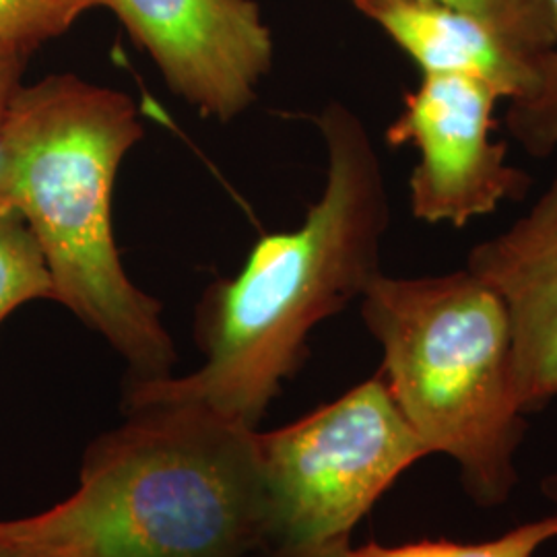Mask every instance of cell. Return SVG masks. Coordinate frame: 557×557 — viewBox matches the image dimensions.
<instances>
[{"label": "cell", "instance_id": "6", "mask_svg": "<svg viewBox=\"0 0 557 557\" xmlns=\"http://www.w3.org/2000/svg\"><path fill=\"white\" fill-rule=\"evenodd\" d=\"M499 101L492 87L458 75H421L403 98L386 139L418 149L409 178L418 220L465 227L527 195L529 174L508 163L506 143L494 139Z\"/></svg>", "mask_w": 557, "mask_h": 557}, {"label": "cell", "instance_id": "4", "mask_svg": "<svg viewBox=\"0 0 557 557\" xmlns=\"http://www.w3.org/2000/svg\"><path fill=\"white\" fill-rule=\"evenodd\" d=\"M359 299L400 413L430 455L457 462L481 506L504 504L517 485L524 411L498 294L465 267L430 277L380 273Z\"/></svg>", "mask_w": 557, "mask_h": 557}, {"label": "cell", "instance_id": "12", "mask_svg": "<svg viewBox=\"0 0 557 557\" xmlns=\"http://www.w3.org/2000/svg\"><path fill=\"white\" fill-rule=\"evenodd\" d=\"M103 0H0V59H23L69 32Z\"/></svg>", "mask_w": 557, "mask_h": 557}, {"label": "cell", "instance_id": "11", "mask_svg": "<svg viewBox=\"0 0 557 557\" xmlns=\"http://www.w3.org/2000/svg\"><path fill=\"white\" fill-rule=\"evenodd\" d=\"M34 299H54V281L27 221L0 200V324Z\"/></svg>", "mask_w": 557, "mask_h": 557}, {"label": "cell", "instance_id": "2", "mask_svg": "<svg viewBox=\"0 0 557 557\" xmlns=\"http://www.w3.org/2000/svg\"><path fill=\"white\" fill-rule=\"evenodd\" d=\"M94 440L79 487L0 522L38 557H250L271 545L257 430L195 403H147Z\"/></svg>", "mask_w": 557, "mask_h": 557}, {"label": "cell", "instance_id": "3", "mask_svg": "<svg viewBox=\"0 0 557 557\" xmlns=\"http://www.w3.org/2000/svg\"><path fill=\"white\" fill-rule=\"evenodd\" d=\"M140 137L128 96L75 75L21 85L0 131V200L40 242L54 299L100 333L137 382L172 376L178 361L160 301L128 278L114 238V182Z\"/></svg>", "mask_w": 557, "mask_h": 557}, {"label": "cell", "instance_id": "14", "mask_svg": "<svg viewBox=\"0 0 557 557\" xmlns=\"http://www.w3.org/2000/svg\"><path fill=\"white\" fill-rule=\"evenodd\" d=\"M554 50L545 62L543 83L531 100L510 103L506 124L515 139L535 158H549L557 151V0H545Z\"/></svg>", "mask_w": 557, "mask_h": 557}, {"label": "cell", "instance_id": "17", "mask_svg": "<svg viewBox=\"0 0 557 557\" xmlns=\"http://www.w3.org/2000/svg\"><path fill=\"white\" fill-rule=\"evenodd\" d=\"M541 490H543V496L557 506V473H552L549 478L543 479Z\"/></svg>", "mask_w": 557, "mask_h": 557}, {"label": "cell", "instance_id": "5", "mask_svg": "<svg viewBox=\"0 0 557 557\" xmlns=\"http://www.w3.org/2000/svg\"><path fill=\"white\" fill-rule=\"evenodd\" d=\"M257 444L269 547L349 537L400 473L430 457L380 372Z\"/></svg>", "mask_w": 557, "mask_h": 557}, {"label": "cell", "instance_id": "9", "mask_svg": "<svg viewBox=\"0 0 557 557\" xmlns=\"http://www.w3.org/2000/svg\"><path fill=\"white\" fill-rule=\"evenodd\" d=\"M368 20L418 64L421 75L479 81L508 106L531 100L543 83L547 60L527 54L465 13L432 4H386Z\"/></svg>", "mask_w": 557, "mask_h": 557}, {"label": "cell", "instance_id": "7", "mask_svg": "<svg viewBox=\"0 0 557 557\" xmlns=\"http://www.w3.org/2000/svg\"><path fill=\"white\" fill-rule=\"evenodd\" d=\"M165 83L202 116L236 119L273 64L255 0H103Z\"/></svg>", "mask_w": 557, "mask_h": 557}, {"label": "cell", "instance_id": "8", "mask_svg": "<svg viewBox=\"0 0 557 557\" xmlns=\"http://www.w3.org/2000/svg\"><path fill=\"white\" fill-rule=\"evenodd\" d=\"M467 269L508 312L520 409H543L557 397V176L527 215L469 252Z\"/></svg>", "mask_w": 557, "mask_h": 557}, {"label": "cell", "instance_id": "18", "mask_svg": "<svg viewBox=\"0 0 557 557\" xmlns=\"http://www.w3.org/2000/svg\"><path fill=\"white\" fill-rule=\"evenodd\" d=\"M0 557H38L23 552L20 547H13V545H7V543H0Z\"/></svg>", "mask_w": 557, "mask_h": 557}, {"label": "cell", "instance_id": "1", "mask_svg": "<svg viewBox=\"0 0 557 557\" xmlns=\"http://www.w3.org/2000/svg\"><path fill=\"white\" fill-rule=\"evenodd\" d=\"M319 131L326 149L319 200L296 230L260 239L238 277L205 292L197 312L200 368L128 380L124 409L195 403L257 430L306 358L310 333L382 273L391 205L379 151L358 114L338 101L320 112Z\"/></svg>", "mask_w": 557, "mask_h": 557}, {"label": "cell", "instance_id": "13", "mask_svg": "<svg viewBox=\"0 0 557 557\" xmlns=\"http://www.w3.org/2000/svg\"><path fill=\"white\" fill-rule=\"evenodd\" d=\"M554 539H557V515L520 524L502 537L481 543L450 539H421L403 545L366 543L354 547V557H533Z\"/></svg>", "mask_w": 557, "mask_h": 557}, {"label": "cell", "instance_id": "15", "mask_svg": "<svg viewBox=\"0 0 557 557\" xmlns=\"http://www.w3.org/2000/svg\"><path fill=\"white\" fill-rule=\"evenodd\" d=\"M257 557H354V547L349 537L331 539L301 545H273L259 552Z\"/></svg>", "mask_w": 557, "mask_h": 557}, {"label": "cell", "instance_id": "16", "mask_svg": "<svg viewBox=\"0 0 557 557\" xmlns=\"http://www.w3.org/2000/svg\"><path fill=\"white\" fill-rule=\"evenodd\" d=\"M23 66H25L23 59H0V131L7 119L11 100L21 87Z\"/></svg>", "mask_w": 557, "mask_h": 557}, {"label": "cell", "instance_id": "10", "mask_svg": "<svg viewBox=\"0 0 557 557\" xmlns=\"http://www.w3.org/2000/svg\"><path fill=\"white\" fill-rule=\"evenodd\" d=\"M361 15L370 17L386 4H432L465 13L496 29L520 50L539 60L549 59L554 32L545 0H349Z\"/></svg>", "mask_w": 557, "mask_h": 557}]
</instances>
